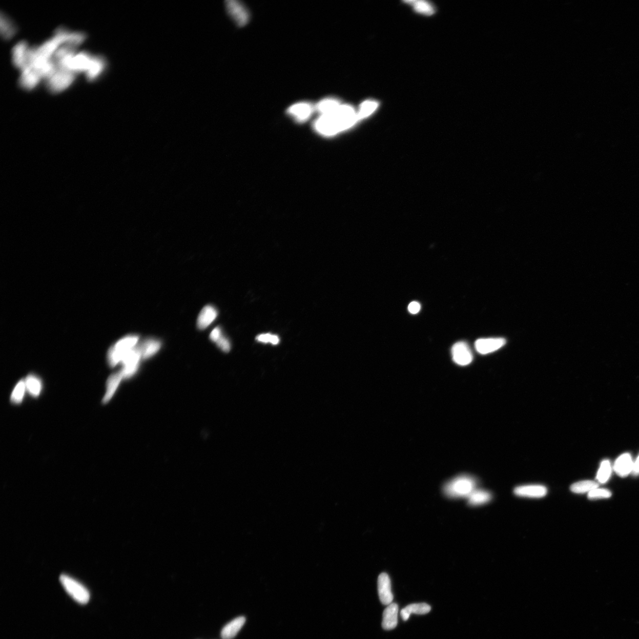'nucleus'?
Here are the masks:
<instances>
[{
    "instance_id": "f257e3e1",
    "label": "nucleus",
    "mask_w": 639,
    "mask_h": 639,
    "mask_svg": "<svg viewBox=\"0 0 639 639\" xmlns=\"http://www.w3.org/2000/svg\"><path fill=\"white\" fill-rule=\"evenodd\" d=\"M477 485L475 478L468 475H462L447 482L444 485L443 491L445 496L449 498H468L470 493L477 489Z\"/></svg>"
},
{
    "instance_id": "f03ea898",
    "label": "nucleus",
    "mask_w": 639,
    "mask_h": 639,
    "mask_svg": "<svg viewBox=\"0 0 639 639\" xmlns=\"http://www.w3.org/2000/svg\"><path fill=\"white\" fill-rule=\"evenodd\" d=\"M314 126L317 132L326 136L335 135L337 133L347 129L346 124L341 118L335 113L321 115L315 121Z\"/></svg>"
},
{
    "instance_id": "7ed1b4c3",
    "label": "nucleus",
    "mask_w": 639,
    "mask_h": 639,
    "mask_svg": "<svg viewBox=\"0 0 639 639\" xmlns=\"http://www.w3.org/2000/svg\"><path fill=\"white\" fill-rule=\"evenodd\" d=\"M138 340L139 337L137 336H126L120 340L109 351L110 365L115 366L123 361L126 356L137 345Z\"/></svg>"
},
{
    "instance_id": "20e7f679",
    "label": "nucleus",
    "mask_w": 639,
    "mask_h": 639,
    "mask_svg": "<svg viewBox=\"0 0 639 639\" xmlns=\"http://www.w3.org/2000/svg\"><path fill=\"white\" fill-rule=\"evenodd\" d=\"M76 74L67 69L56 68L53 74L47 79V86L53 93L66 90L74 81Z\"/></svg>"
},
{
    "instance_id": "39448f33",
    "label": "nucleus",
    "mask_w": 639,
    "mask_h": 639,
    "mask_svg": "<svg viewBox=\"0 0 639 639\" xmlns=\"http://www.w3.org/2000/svg\"><path fill=\"white\" fill-rule=\"evenodd\" d=\"M60 582L68 594L75 602L81 604H86L89 603L90 594L89 590L83 584L67 575H62L60 576Z\"/></svg>"
},
{
    "instance_id": "423d86ee",
    "label": "nucleus",
    "mask_w": 639,
    "mask_h": 639,
    "mask_svg": "<svg viewBox=\"0 0 639 639\" xmlns=\"http://www.w3.org/2000/svg\"><path fill=\"white\" fill-rule=\"evenodd\" d=\"M225 9L230 16L240 27L248 24L250 14L246 7L238 0H226L225 2Z\"/></svg>"
},
{
    "instance_id": "0eeeda50",
    "label": "nucleus",
    "mask_w": 639,
    "mask_h": 639,
    "mask_svg": "<svg viewBox=\"0 0 639 639\" xmlns=\"http://www.w3.org/2000/svg\"><path fill=\"white\" fill-rule=\"evenodd\" d=\"M141 358V352L139 346H135L129 352L123 359V368L120 371L123 378H129L135 374L138 368L139 362Z\"/></svg>"
},
{
    "instance_id": "6e6552de",
    "label": "nucleus",
    "mask_w": 639,
    "mask_h": 639,
    "mask_svg": "<svg viewBox=\"0 0 639 639\" xmlns=\"http://www.w3.org/2000/svg\"><path fill=\"white\" fill-rule=\"evenodd\" d=\"M451 354L454 361L458 365L465 366L472 361V352L467 343L464 342L455 343L451 348Z\"/></svg>"
},
{
    "instance_id": "1a4fd4ad",
    "label": "nucleus",
    "mask_w": 639,
    "mask_h": 639,
    "mask_svg": "<svg viewBox=\"0 0 639 639\" xmlns=\"http://www.w3.org/2000/svg\"><path fill=\"white\" fill-rule=\"evenodd\" d=\"M378 590L381 602L385 606L393 603L391 580L386 573H382L378 577Z\"/></svg>"
},
{
    "instance_id": "9d476101",
    "label": "nucleus",
    "mask_w": 639,
    "mask_h": 639,
    "mask_svg": "<svg viewBox=\"0 0 639 639\" xmlns=\"http://www.w3.org/2000/svg\"><path fill=\"white\" fill-rule=\"evenodd\" d=\"M506 343V339L498 338L478 339L475 344L478 353L486 355L500 349Z\"/></svg>"
},
{
    "instance_id": "9b49d317",
    "label": "nucleus",
    "mask_w": 639,
    "mask_h": 639,
    "mask_svg": "<svg viewBox=\"0 0 639 639\" xmlns=\"http://www.w3.org/2000/svg\"><path fill=\"white\" fill-rule=\"evenodd\" d=\"M315 110V107L311 103L302 102L291 106L288 113L298 121L303 122L311 117Z\"/></svg>"
},
{
    "instance_id": "f8f14e48",
    "label": "nucleus",
    "mask_w": 639,
    "mask_h": 639,
    "mask_svg": "<svg viewBox=\"0 0 639 639\" xmlns=\"http://www.w3.org/2000/svg\"><path fill=\"white\" fill-rule=\"evenodd\" d=\"M516 496L527 498H542L548 493V489L541 485H528L520 486L514 489Z\"/></svg>"
},
{
    "instance_id": "ddd939ff",
    "label": "nucleus",
    "mask_w": 639,
    "mask_h": 639,
    "mask_svg": "<svg viewBox=\"0 0 639 639\" xmlns=\"http://www.w3.org/2000/svg\"><path fill=\"white\" fill-rule=\"evenodd\" d=\"M633 466L634 462L631 455L629 454H624L615 461L614 469L619 476L625 477L632 473Z\"/></svg>"
},
{
    "instance_id": "4468645a",
    "label": "nucleus",
    "mask_w": 639,
    "mask_h": 639,
    "mask_svg": "<svg viewBox=\"0 0 639 639\" xmlns=\"http://www.w3.org/2000/svg\"><path fill=\"white\" fill-rule=\"evenodd\" d=\"M398 613L399 606L396 603H391L386 607L383 613L382 620V628L386 630H391L396 628L398 624Z\"/></svg>"
},
{
    "instance_id": "2eb2a0df",
    "label": "nucleus",
    "mask_w": 639,
    "mask_h": 639,
    "mask_svg": "<svg viewBox=\"0 0 639 639\" xmlns=\"http://www.w3.org/2000/svg\"><path fill=\"white\" fill-rule=\"evenodd\" d=\"M217 316V312L215 308L211 305H207L202 308L199 315L197 320L198 328L203 330L211 324Z\"/></svg>"
},
{
    "instance_id": "dca6fc26",
    "label": "nucleus",
    "mask_w": 639,
    "mask_h": 639,
    "mask_svg": "<svg viewBox=\"0 0 639 639\" xmlns=\"http://www.w3.org/2000/svg\"><path fill=\"white\" fill-rule=\"evenodd\" d=\"M29 45L25 41L19 42L13 49V62L15 67L22 69L24 67Z\"/></svg>"
},
{
    "instance_id": "f3484780",
    "label": "nucleus",
    "mask_w": 639,
    "mask_h": 639,
    "mask_svg": "<svg viewBox=\"0 0 639 639\" xmlns=\"http://www.w3.org/2000/svg\"><path fill=\"white\" fill-rule=\"evenodd\" d=\"M431 610V607L426 603L412 604L401 611V616L404 621H408L411 614H426Z\"/></svg>"
},
{
    "instance_id": "a211bd4d",
    "label": "nucleus",
    "mask_w": 639,
    "mask_h": 639,
    "mask_svg": "<svg viewBox=\"0 0 639 639\" xmlns=\"http://www.w3.org/2000/svg\"><path fill=\"white\" fill-rule=\"evenodd\" d=\"M246 619L243 617H239L233 620L225 626L221 631V637L223 639H232L238 634L245 623Z\"/></svg>"
},
{
    "instance_id": "6ab92c4d",
    "label": "nucleus",
    "mask_w": 639,
    "mask_h": 639,
    "mask_svg": "<svg viewBox=\"0 0 639 639\" xmlns=\"http://www.w3.org/2000/svg\"><path fill=\"white\" fill-rule=\"evenodd\" d=\"M106 61L102 57L94 56L89 71L87 72V78L89 81H95L105 71Z\"/></svg>"
},
{
    "instance_id": "aec40b11",
    "label": "nucleus",
    "mask_w": 639,
    "mask_h": 639,
    "mask_svg": "<svg viewBox=\"0 0 639 639\" xmlns=\"http://www.w3.org/2000/svg\"><path fill=\"white\" fill-rule=\"evenodd\" d=\"M468 499L469 506H478L489 502L492 499V495L484 489H476Z\"/></svg>"
},
{
    "instance_id": "412c9836",
    "label": "nucleus",
    "mask_w": 639,
    "mask_h": 639,
    "mask_svg": "<svg viewBox=\"0 0 639 639\" xmlns=\"http://www.w3.org/2000/svg\"><path fill=\"white\" fill-rule=\"evenodd\" d=\"M341 105V103L338 99L326 98L320 101L315 107V109L321 115L331 114L335 112Z\"/></svg>"
},
{
    "instance_id": "4be33fe9",
    "label": "nucleus",
    "mask_w": 639,
    "mask_h": 639,
    "mask_svg": "<svg viewBox=\"0 0 639 639\" xmlns=\"http://www.w3.org/2000/svg\"><path fill=\"white\" fill-rule=\"evenodd\" d=\"M122 378L123 377L120 372L113 374L109 378L107 382V392L102 400L103 403H107L112 399Z\"/></svg>"
},
{
    "instance_id": "5701e85b",
    "label": "nucleus",
    "mask_w": 639,
    "mask_h": 639,
    "mask_svg": "<svg viewBox=\"0 0 639 639\" xmlns=\"http://www.w3.org/2000/svg\"><path fill=\"white\" fill-rule=\"evenodd\" d=\"M141 358L147 359L154 355L160 348V343L154 339L148 340L139 346Z\"/></svg>"
},
{
    "instance_id": "b1692460",
    "label": "nucleus",
    "mask_w": 639,
    "mask_h": 639,
    "mask_svg": "<svg viewBox=\"0 0 639 639\" xmlns=\"http://www.w3.org/2000/svg\"><path fill=\"white\" fill-rule=\"evenodd\" d=\"M599 488V484L595 481L585 480L578 482L571 485V490L576 493L590 492L593 489Z\"/></svg>"
},
{
    "instance_id": "393cba45",
    "label": "nucleus",
    "mask_w": 639,
    "mask_h": 639,
    "mask_svg": "<svg viewBox=\"0 0 639 639\" xmlns=\"http://www.w3.org/2000/svg\"><path fill=\"white\" fill-rule=\"evenodd\" d=\"M25 382L26 388L32 396L37 397L39 395L42 384L39 379L35 376H32V375H30V376L27 377Z\"/></svg>"
},
{
    "instance_id": "a878e982",
    "label": "nucleus",
    "mask_w": 639,
    "mask_h": 639,
    "mask_svg": "<svg viewBox=\"0 0 639 639\" xmlns=\"http://www.w3.org/2000/svg\"><path fill=\"white\" fill-rule=\"evenodd\" d=\"M611 466L609 461L605 460L602 462L599 469L596 480L600 484L607 483L611 476Z\"/></svg>"
},
{
    "instance_id": "bb28decb",
    "label": "nucleus",
    "mask_w": 639,
    "mask_h": 639,
    "mask_svg": "<svg viewBox=\"0 0 639 639\" xmlns=\"http://www.w3.org/2000/svg\"><path fill=\"white\" fill-rule=\"evenodd\" d=\"M1 32L5 39H10L16 33V28L9 18L2 15Z\"/></svg>"
},
{
    "instance_id": "cd10ccee",
    "label": "nucleus",
    "mask_w": 639,
    "mask_h": 639,
    "mask_svg": "<svg viewBox=\"0 0 639 639\" xmlns=\"http://www.w3.org/2000/svg\"><path fill=\"white\" fill-rule=\"evenodd\" d=\"M378 106V102L376 101H369L363 103L360 109H359V112L357 113L359 120L368 117L369 115L377 108Z\"/></svg>"
},
{
    "instance_id": "c85d7f7f",
    "label": "nucleus",
    "mask_w": 639,
    "mask_h": 639,
    "mask_svg": "<svg viewBox=\"0 0 639 639\" xmlns=\"http://www.w3.org/2000/svg\"><path fill=\"white\" fill-rule=\"evenodd\" d=\"M26 388V382L24 380H22L18 382L14 391L11 394V400L14 403H20L24 399L25 389Z\"/></svg>"
},
{
    "instance_id": "c756f323",
    "label": "nucleus",
    "mask_w": 639,
    "mask_h": 639,
    "mask_svg": "<svg viewBox=\"0 0 639 639\" xmlns=\"http://www.w3.org/2000/svg\"><path fill=\"white\" fill-rule=\"evenodd\" d=\"M611 492L607 489L596 488L588 493V497L590 500H599L610 498Z\"/></svg>"
},
{
    "instance_id": "7c9ffc66",
    "label": "nucleus",
    "mask_w": 639,
    "mask_h": 639,
    "mask_svg": "<svg viewBox=\"0 0 639 639\" xmlns=\"http://www.w3.org/2000/svg\"><path fill=\"white\" fill-rule=\"evenodd\" d=\"M406 2L407 3L411 4V5L413 6H414L416 10L417 11H420V12L421 13H425L427 14H431L434 13V9L433 8V7H432L431 6L429 5V4H428L427 3L425 2L408 1Z\"/></svg>"
},
{
    "instance_id": "2f4dec72",
    "label": "nucleus",
    "mask_w": 639,
    "mask_h": 639,
    "mask_svg": "<svg viewBox=\"0 0 639 639\" xmlns=\"http://www.w3.org/2000/svg\"><path fill=\"white\" fill-rule=\"evenodd\" d=\"M256 339L259 342L270 343L274 344V345L278 344L279 343V340H280L278 336L270 334L260 335L256 337Z\"/></svg>"
},
{
    "instance_id": "473e14b6",
    "label": "nucleus",
    "mask_w": 639,
    "mask_h": 639,
    "mask_svg": "<svg viewBox=\"0 0 639 639\" xmlns=\"http://www.w3.org/2000/svg\"><path fill=\"white\" fill-rule=\"evenodd\" d=\"M216 343L217 346L225 353H228L231 350V344H230L228 339L222 335Z\"/></svg>"
},
{
    "instance_id": "72a5a7b5",
    "label": "nucleus",
    "mask_w": 639,
    "mask_h": 639,
    "mask_svg": "<svg viewBox=\"0 0 639 639\" xmlns=\"http://www.w3.org/2000/svg\"><path fill=\"white\" fill-rule=\"evenodd\" d=\"M408 309L410 313L415 315V314L418 313L420 312L421 305L418 302L413 301L408 305Z\"/></svg>"
},
{
    "instance_id": "f704fd0d",
    "label": "nucleus",
    "mask_w": 639,
    "mask_h": 639,
    "mask_svg": "<svg viewBox=\"0 0 639 639\" xmlns=\"http://www.w3.org/2000/svg\"><path fill=\"white\" fill-rule=\"evenodd\" d=\"M221 335V332L220 328L219 327H216L212 332L211 334H210V339L212 340V341L214 342H216L217 341V340L219 339Z\"/></svg>"
},
{
    "instance_id": "c9c22d12",
    "label": "nucleus",
    "mask_w": 639,
    "mask_h": 639,
    "mask_svg": "<svg viewBox=\"0 0 639 639\" xmlns=\"http://www.w3.org/2000/svg\"><path fill=\"white\" fill-rule=\"evenodd\" d=\"M633 474L635 476H639V455L636 461L634 462Z\"/></svg>"
}]
</instances>
